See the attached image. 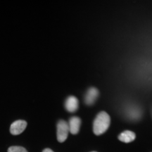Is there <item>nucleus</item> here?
<instances>
[{
    "instance_id": "obj_1",
    "label": "nucleus",
    "mask_w": 152,
    "mask_h": 152,
    "mask_svg": "<svg viewBox=\"0 0 152 152\" xmlns=\"http://www.w3.org/2000/svg\"><path fill=\"white\" fill-rule=\"evenodd\" d=\"M111 123L109 115L105 111H101L96 115L93 122V132L96 135H101L109 129Z\"/></svg>"
},
{
    "instance_id": "obj_2",
    "label": "nucleus",
    "mask_w": 152,
    "mask_h": 152,
    "mask_svg": "<svg viewBox=\"0 0 152 152\" xmlns=\"http://www.w3.org/2000/svg\"><path fill=\"white\" fill-rule=\"evenodd\" d=\"M56 128V136L58 142H61V143L65 142L68 137V132H69L68 123L64 120H60L57 123Z\"/></svg>"
},
{
    "instance_id": "obj_3",
    "label": "nucleus",
    "mask_w": 152,
    "mask_h": 152,
    "mask_svg": "<svg viewBox=\"0 0 152 152\" xmlns=\"http://www.w3.org/2000/svg\"><path fill=\"white\" fill-rule=\"evenodd\" d=\"M125 114L129 119L132 121H138L141 118L143 114L142 110L137 105H129L125 109Z\"/></svg>"
},
{
    "instance_id": "obj_4",
    "label": "nucleus",
    "mask_w": 152,
    "mask_h": 152,
    "mask_svg": "<svg viewBox=\"0 0 152 152\" xmlns=\"http://www.w3.org/2000/svg\"><path fill=\"white\" fill-rule=\"evenodd\" d=\"M99 94V90L96 87H90L85 94V104L88 106L93 105L95 103L96 99H97Z\"/></svg>"
},
{
    "instance_id": "obj_5",
    "label": "nucleus",
    "mask_w": 152,
    "mask_h": 152,
    "mask_svg": "<svg viewBox=\"0 0 152 152\" xmlns=\"http://www.w3.org/2000/svg\"><path fill=\"white\" fill-rule=\"evenodd\" d=\"M27 127V122L23 120L14 121L10 126V132L13 135H18L21 134Z\"/></svg>"
},
{
    "instance_id": "obj_6",
    "label": "nucleus",
    "mask_w": 152,
    "mask_h": 152,
    "mask_svg": "<svg viewBox=\"0 0 152 152\" xmlns=\"http://www.w3.org/2000/svg\"><path fill=\"white\" fill-rule=\"evenodd\" d=\"M69 132L72 134H77L79 132L81 125V120L79 117L73 116L69 119L68 123Z\"/></svg>"
},
{
    "instance_id": "obj_7",
    "label": "nucleus",
    "mask_w": 152,
    "mask_h": 152,
    "mask_svg": "<svg viewBox=\"0 0 152 152\" xmlns=\"http://www.w3.org/2000/svg\"><path fill=\"white\" fill-rule=\"evenodd\" d=\"M79 102L77 97L74 96H70L66 99L65 102V108L70 113H74L78 109Z\"/></svg>"
},
{
    "instance_id": "obj_8",
    "label": "nucleus",
    "mask_w": 152,
    "mask_h": 152,
    "mask_svg": "<svg viewBox=\"0 0 152 152\" xmlns=\"http://www.w3.org/2000/svg\"><path fill=\"white\" fill-rule=\"evenodd\" d=\"M136 138L135 133L132 131L125 130L121 132L118 135V140L124 143H130L134 141Z\"/></svg>"
},
{
    "instance_id": "obj_9",
    "label": "nucleus",
    "mask_w": 152,
    "mask_h": 152,
    "mask_svg": "<svg viewBox=\"0 0 152 152\" xmlns=\"http://www.w3.org/2000/svg\"><path fill=\"white\" fill-rule=\"evenodd\" d=\"M8 152H28L24 147L20 146H13L8 149Z\"/></svg>"
},
{
    "instance_id": "obj_10",
    "label": "nucleus",
    "mask_w": 152,
    "mask_h": 152,
    "mask_svg": "<svg viewBox=\"0 0 152 152\" xmlns=\"http://www.w3.org/2000/svg\"><path fill=\"white\" fill-rule=\"evenodd\" d=\"M42 152H54L52 151V149H48V148H47V149H45L42 151Z\"/></svg>"
},
{
    "instance_id": "obj_11",
    "label": "nucleus",
    "mask_w": 152,
    "mask_h": 152,
    "mask_svg": "<svg viewBox=\"0 0 152 152\" xmlns=\"http://www.w3.org/2000/svg\"><path fill=\"white\" fill-rule=\"evenodd\" d=\"M91 152H96V151H91Z\"/></svg>"
},
{
    "instance_id": "obj_12",
    "label": "nucleus",
    "mask_w": 152,
    "mask_h": 152,
    "mask_svg": "<svg viewBox=\"0 0 152 152\" xmlns=\"http://www.w3.org/2000/svg\"><path fill=\"white\" fill-rule=\"evenodd\" d=\"M151 113H152V111H151Z\"/></svg>"
},
{
    "instance_id": "obj_13",
    "label": "nucleus",
    "mask_w": 152,
    "mask_h": 152,
    "mask_svg": "<svg viewBox=\"0 0 152 152\" xmlns=\"http://www.w3.org/2000/svg\"><path fill=\"white\" fill-rule=\"evenodd\" d=\"M151 152H152V151H151Z\"/></svg>"
}]
</instances>
